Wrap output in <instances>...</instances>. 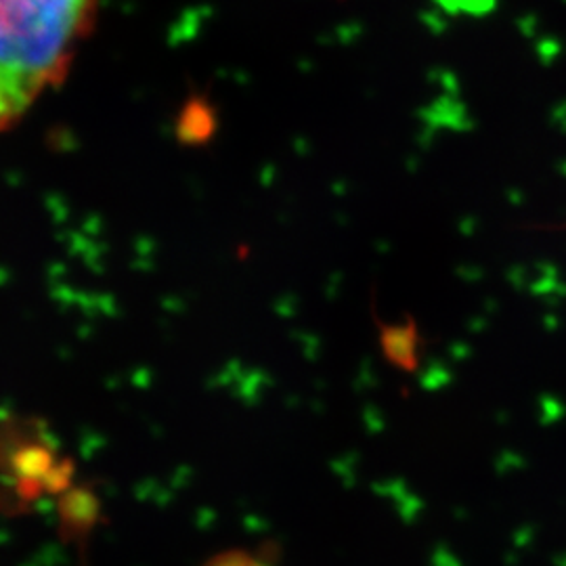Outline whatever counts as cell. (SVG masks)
I'll return each instance as SVG.
<instances>
[{"instance_id":"cell-1","label":"cell","mask_w":566,"mask_h":566,"mask_svg":"<svg viewBox=\"0 0 566 566\" xmlns=\"http://www.w3.org/2000/svg\"><path fill=\"white\" fill-rule=\"evenodd\" d=\"M102 0H0V133L67 78Z\"/></svg>"},{"instance_id":"cell-2","label":"cell","mask_w":566,"mask_h":566,"mask_svg":"<svg viewBox=\"0 0 566 566\" xmlns=\"http://www.w3.org/2000/svg\"><path fill=\"white\" fill-rule=\"evenodd\" d=\"M374 324L378 327V343L386 364L403 374H416L422 365V332L416 317L407 315L403 324H386L374 315Z\"/></svg>"},{"instance_id":"cell-3","label":"cell","mask_w":566,"mask_h":566,"mask_svg":"<svg viewBox=\"0 0 566 566\" xmlns=\"http://www.w3.org/2000/svg\"><path fill=\"white\" fill-rule=\"evenodd\" d=\"M219 128L217 112L203 97H191L177 118V139L187 147H202L212 142Z\"/></svg>"},{"instance_id":"cell-4","label":"cell","mask_w":566,"mask_h":566,"mask_svg":"<svg viewBox=\"0 0 566 566\" xmlns=\"http://www.w3.org/2000/svg\"><path fill=\"white\" fill-rule=\"evenodd\" d=\"M206 566H269L261 558L250 556L248 552H240V549H229L219 556H214L212 560H208Z\"/></svg>"}]
</instances>
